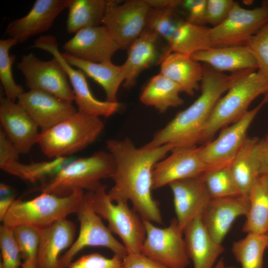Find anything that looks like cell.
<instances>
[{"mask_svg": "<svg viewBox=\"0 0 268 268\" xmlns=\"http://www.w3.org/2000/svg\"><path fill=\"white\" fill-rule=\"evenodd\" d=\"M116 164L111 178L113 187L107 192L113 202L130 201L145 220L163 224L158 202L153 199L152 173L155 165L174 149L171 144L137 147L129 138L106 142Z\"/></svg>", "mask_w": 268, "mask_h": 268, "instance_id": "6da1fadb", "label": "cell"}, {"mask_svg": "<svg viewBox=\"0 0 268 268\" xmlns=\"http://www.w3.org/2000/svg\"><path fill=\"white\" fill-rule=\"evenodd\" d=\"M202 67L200 96L157 131L144 147L153 148L166 144L173 145L174 149L197 146L201 132L222 95L249 70L227 75L206 64L203 65Z\"/></svg>", "mask_w": 268, "mask_h": 268, "instance_id": "7a4b0ae2", "label": "cell"}, {"mask_svg": "<svg viewBox=\"0 0 268 268\" xmlns=\"http://www.w3.org/2000/svg\"><path fill=\"white\" fill-rule=\"evenodd\" d=\"M268 93V78L257 70L240 77L218 101L201 134L199 143L210 141L220 129L233 124L249 110L252 101Z\"/></svg>", "mask_w": 268, "mask_h": 268, "instance_id": "3957f363", "label": "cell"}, {"mask_svg": "<svg viewBox=\"0 0 268 268\" xmlns=\"http://www.w3.org/2000/svg\"><path fill=\"white\" fill-rule=\"evenodd\" d=\"M84 191L76 190L67 196L42 192L29 201L15 200L10 206L2 224L13 227L28 225L40 229L79 211L84 197Z\"/></svg>", "mask_w": 268, "mask_h": 268, "instance_id": "277c9868", "label": "cell"}, {"mask_svg": "<svg viewBox=\"0 0 268 268\" xmlns=\"http://www.w3.org/2000/svg\"><path fill=\"white\" fill-rule=\"evenodd\" d=\"M104 128L100 117L78 111L53 127L41 131L37 144L49 158L67 157L93 143Z\"/></svg>", "mask_w": 268, "mask_h": 268, "instance_id": "5b68a950", "label": "cell"}, {"mask_svg": "<svg viewBox=\"0 0 268 268\" xmlns=\"http://www.w3.org/2000/svg\"><path fill=\"white\" fill-rule=\"evenodd\" d=\"M115 167V160L109 151H98L68 162L41 191L62 197L69 196L76 190L94 191L102 184V179L111 178Z\"/></svg>", "mask_w": 268, "mask_h": 268, "instance_id": "8992f818", "label": "cell"}, {"mask_svg": "<svg viewBox=\"0 0 268 268\" xmlns=\"http://www.w3.org/2000/svg\"><path fill=\"white\" fill-rule=\"evenodd\" d=\"M107 186L102 184L94 191L85 193L96 213L106 220L112 233L122 240L128 254L140 253L146 237L143 218L128 202L112 201L106 192Z\"/></svg>", "mask_w": 268, "mask_h": 268, "instance_id": "52a82bcc", "label": "cell"}, {"mask_svg": "<svg viewBox=\"0 0 268 268\" xmlns=\"http://www.w3.org/2000/svg\"><path fill=\"white\" fill-rule=\"evenodd\" d=\"M268 22V0L253 9L235 2L226 19L210 28L212 47L246 45L251 38Z\"/></svg>", "mask_w": 268, "mask_h": 268, "instance_id": "ba28073f", "label": "cell"}, {"mask_svg": "<svg viewBox=\"0 0 268 268\" xmlns=\"http://www.w3.org/2000/svg\"><path fill=\"white\" fill-rule=\"evenodd\" d=\"M146 237L140 253L168 268H186L190 263L183 231L176 218L168 226L159 228L143 219Z\"/></svg>", "mask_w": 268, "mask_h": 268, "instance_id": "9c48e42d", "label": "cell"}, {"mask_svg": "<svg viewBox=\"0 0 268 268\" xmlns=\"http://www.w3.org/2000/svg\"><path fill=\"white\" fill-rule=\"evenodd\" d=\"M268 102V93L261 102L238 121L225 127L218 136L199 147L206 171L230 165L247 137V132L260 109Z\"/></svg>", "mask_w": 268, "mask_h": 268, "instance_id": "30bf717a", "label": "cell"}, {"mask_svg": "<svg viewBox=\"0 0 268 268\" xmlns=\"http://www.w3.org/2000/svg\"><path fill=\"white\" fill-rule=\"evenodd\" d=\"M150 8L146 0H108L102 25L120 49H128L145 29Z\"/></svg>", "mask_w": 268, "mask_h": 268, "instance_id": "8fae6325", "label": "cell"}, {"mask_svg": "<svg viewBox=\"0 0 268 268\" xmlns=\"http://www.w3.org/2000/svg\"><path fill=\"white\" fill-rule=\"evenodd\" d=\"M80 224L77 239L60 259L62 268H67L74 256L86 247H103L112 251L115 255L124 259L128 252L123 244L113 236L101 217L93 209L85 193L82 204L76 213Z\"/></svg>", "mask_w": 268, "mask_h": 268, "instance_id": "7c38bea8", "label": "cell"}, {"mask_svg": "<svg viewBox=\"0 0 268 268\" xmlns=\"http://www.w3.org/2000/svg\"><path fill=\"white\" fill-rule=\"evenodd\" d=\"M17 67L23 74L25 84L30 90L44 91L69 102L74 101L67 72L55 57L44 61L30 53L22 56Z\"/></svg>", "mask_w": 268, "mask_h": 268, "instance_id": "4fadbf2b", "label": "cell"}, {"mask_svg": "<svg viewBox=\"0 0 268 268\" xmlns=\"http://www.w3.org/2000/svg\"><path fill=\"white\" fill-rule=\"evenodd\" d=\"M31 47L42 49L51 53L61 63L67 75L74 94L77 110L88 115L108 118L118 111L120 104L102 101L92 93L84 73L74 68L63 58L58 49L57 38L53 35H43L37 39Z\"/></svg>", "mask_w": 268, "mask_h": 268, "instance_id": "5bb4252c", "label": "cell"}, {"mask_svg": "<svg viewBox=\"0 0 268 268\" xmlns=\"http://www.w3.org/2000/svg\"><path fill=\"white\" fill-rule=\"evenodd\" d=\"M171 152L158 162L153 169L152 190L178 180L200 176L206 171L199 147L175 148Z\"/></svg>", "mask_w": 268, "mask_h": 268, "instance_id": "9a60e30c", "label": "cell"}, {"mask_svg": "<svg viewBox=\"0 0 268 268\" xmlns=\"http://www.w3.org/2000/svg\"><path fill=\"white\" fill-rule=\"evenodd\" d=\"M1 129L19 154L28 153L37 144L38 126L18 103L3 95L0 98Z\"/></svg>", "mask_w": 268, "mask_h": 268, "instance_id": "2e32d148", "label": "cell"}, {"mask_svg": "<svg viewBox=\"0 0 268 268\" xmlns=\"http://www.w3.org/2000/svg\"><path fill=\"white\" fill-rule=\"evenodd\" d=\"M63 49L74 58L97 63L111 61L120 49L104 25L80 30L64 44Z\"/></svg>", "mask_w": 268, "mask_h": 268, "instance_id": "e0dca14e", "label": "cell"}, {"mask_svg": "<svg viewBox=\"0 0 268 268\" xmlns=\"http://www.w3.org/2000/svg\"><path fill=\"white\" fill-rule=\"evenodd\" d=\"M70 0H36L24 16L10 22L5 34L17 43L48 31L60 13L67 8Z\"/></svg>", "mask_w": 268, "mask_h": 268, "instance_id": "ac0fdd59", "label": "cell"}, {"mask_svg": "<svg viewBox=\"0 0 268 268\" xmlns=\"http://www.w3.org/2000/svg\"><path fill=\"white\" fill-rule=\"evenodd\" d=\"M17 101L41 131L53 127L78 112L72 103L40 90L24 92Z\"/></svg>", "mask_w": 268, "mask_h": 268, "instance_id": "d6986e66", "label": "cell"}, {"mask_svg": "<svg viewBox=\"0 0 268 268\" xmlns=\"http://www.w3.org/2000/svg\"><path fill=\"white\" fill-rule=\"evenodd\" d=\"M249 208L248 198L242 195L211 198L201 213V219L213 239L222 244L236 219L246 216Z\"/></svg>", "mask_w": 268, "mask_h": 268, "instance_id": "ffe728a7", "label": "cell"}, {"mask_svg": "<svg viewBox=\"0 0 268 268\" xmlns=\"http://www.w3.org/2000/svg\"><path fill=\"white\" fill-rule=\"evenodd\" d=\"M169 186L173 194L176 218L183 231L201 214L211 198L201 175L172 182Z\"/></svg>", "mask_w": 268, "mask_h": 268, "instance_id": "44dd1931", "label": "cell"}, {"mask_svg": "<svg viewBox=\"0 0 268 268\" xmlns=\"http://www.w3.org/2000/svg\"><path fill=\"white\" fill-rule=\"evenodd\" d=\"M210 28L191 23L175 15L159 34L168 44L166 53L175 52L191 56L212 48Z\"/></svg>", "mask_w": 268, "mask_h": 268, "instance_id": "7402d4cb", "label": "cell"}, {"mask_svg": "<svg viewBox=\"0 0 268 268\" xmlns=\"http://www.w3.org/2000/svg\"><path fill=\"white\" fill-rule=\"evenodd\" d=\"M75 232V225L67 218L41 229L37 268H62L59 255L72 245Z\"/></svg>", "mask_w": 268, "mask_h": 268, "instance_id": "603a6c76", "label": "cell"}, {"mask_svg": "<svg viewBox=\"0 0 268 268\" xmlns=\"http://www.w3.org/2000/svg\"><path fill=\"white\" fill-rule=\"evenodd\" d=\"M201 215L192 220L183 229L186 249L194 268H214L224 247L209 235Z\"/></svg>", "mask_w": 268, "mask_h": 268, "instance_id": "cb8c5ba5", "label": "cell"}, {"mask_svg": "<svg viewBox=\"0 0 268 268\" xmlns=\"http://www.w3.org/2000/svg\"><path fill=\"white\" fill-rule=\"evenodd\" d=\"M191 57L221 72L258 69L257 61L247 45L212 47L195 53Z\"/></svg>", "mask_w": 268, "mask_h": 268, "instance_id": "d4e9b609", "label": "cell"}, {"mask_svg": "<svg viewBox=\"0 0 268 268\" xmlns=\"http://www.w3.org/2000/svg\"><path fill=\"white\" fill-rule=\"evenodd\" d=\"M160 72L177 84L181 92L193 96L200 87L202 65L191 56L175 53H165L160 58Z\"/></svg>", "mask_w": 268, "mask_h": 268, "instance_id": "484cf974", "label": "cell"}, {"mask_svg": "<svg viewBox=\"0 0 268 268\" xmlns=\"http://www.w3.org/2000/svg\"><path fill=\"white\" fill-rule=\"evenodd\" d=\"M159 37L154 31L145 28L130 45L127 60L122 65L125 87L133 86L140 73L156 60Z\"/></svg>", "mask_w": 268, "mask_h": 268, "instance_id": "4316f807", "label": "cell"}, {"mask_svg": "<svg viewBox=\"0 0 268 268\" xmlns=\"http://www.w3.org/2000/svg\"><path fill=\"white\" fill-rule=\"evenodd\" d=\"M62 55L70 65L80 69L103 88L106 101L117 102L118 91L124 81L122 65H114L111 60L97 63L79 60L65 53Z\"/></svg>", "mask_w": 268, "mask_h": 268, "instance_id": "83f0119b", "label": "cell"}, {"mask_svg": "<svg viewBox=\"0 0 268 268\" xmlns=\"http://www.w3.org/2000/svg\"><path fill=\"white\" fill-rule=\"evenodd\" d=\"M257 137H247L230 165L236 185L242 196L248 198L260 176L256 155Z\"/></svg>", "mask_w": 268, "mask_h": 268, "instance_id": "f1b7e54d", "label": "cell"}, {"mask_svg": "<svg viewBox=\"0 0 268 268\" xmlns=\"http://www.w3.org/2000/svg\"><path fill=\"white\" fill-rule=\"evenodd\" d=\"M180 87L161 73L154 76L146 84L140 96L145 105L164 113L171 107H177L184 103L180 96Z\"/></svg>", "mask_w": 268, "mask_h": 268, "instance_id": "f546056e", "label": "cell"}, {"mask_svg": "<svg viewBox=\"0 0 268 268\" xmlns=\"http://www.w3.org/2000/svg\"><path fill=\"white\" fill-rule=\"evenodd\" d=\"M18 154L0 157V167L4 171L31 182L55 175L68 162L67 157L54 158L52 161L28 164L18 161Z\"/></svg>", "mask_w": 268, "mask_h": 268, "instance_id": "4dcf8cb0", "label": "cell"}, {"mask_svg": "<svg viewBox=\"0 0 268 268\" xmlns=\"http://www.w3.org/2000/svg\"><path fill=\"white\" fill-rule=\"evenodd\" d=\"M106 0H70L66 29L69 34L102 23Z\"/></svg>", "mask_w": 268, "mask_h": 268, "instance_id": "1f68e13d", "label": "cell"}, {"mask_svg": "<svg viewBox=\"0 0 268 268\" xmlns=\"http://www.w3.org/2000/svg\"><path fill=\"white\" fill-rule=\"evenodd\" d=\"M249 208L242 230L246 233L265 234L268 232V192L260 177L248 197Z\"/></svg>", "mask_w": 268, "mask_h": 268, "instance_id": "d6a6232c", "label": "cell"}, {"mask_svg": "<svg viewBox=\"0 0 268 268\" xmlns=\"http://www.w3.org/2000/svg\"><path fill=\"white\" fill-rule=\"evenodd\" d=\"M267 246V233H248L244 238L233 242L231 250L242 268H263Z\"/></svg>", "mask_w": 268, "mask_h": 268, "instance_id": "836d02e7", "label": "cell"}, {"mask_svg": "<svg viewBox=\"0 0 268 268\" xmlns=\"http://www.w3.org/2000/svg\"><path fill=\"white\" fill-rule=\"evenodd\" d=\"M17 44L10 38L0 40V80L5 97L14 102L25 92L22 86L15 83L12 75V67L16 57L10 54L9 51Z\"/></svg>", "mask_w": 268, "mask_h": 268, "instance_id": "e575fe53", "label": "cell"}, {"mask_svg": "<svg viewBox=\"0 0 268 268\" xmlns=\"http://www.w3.org/2000/svg\"><path fill=\"white\" fill-rule=\"evenodd\" d=\"M201 176L211 198L241 195L232 176L230 165L206 171Z\"/></svg>", "mask_w": 268, "mask_h": 268, "instance_id": "d590c367", "label": "cell"}, {"mask_svg": "<svg viewBox=\"0 0 268 268\" xmlns=\"http://www.w3.org/2000/svg\"><path fill=\"white\" fill-rule=\"evenodd\" d=\"M11 228L23 262L37 266L41 229L28 225H18Z\"/></svg>", "mask_w": 268, "mask_h": 268, "instance_id": "8d00e7d4", "label": "cell"}, {"mask_svg": "<svg viewBox=\"0 0 268 268\" xmlns=\"http://www.w3.org/2000/svg\"><path fill=\"white\" fill-rule=\"evenodd\" d=\"M0 249L2 268H19L21 266V255L12 228L2 224L0 227Z\"/></svg>", "mask_w": 268, "mask_h": 268, "instance_id": "74e56055", "label": "cell"}, {"mask_svg": "<svg viewBox=\"0 0 268 268\" xmlns=\"http://www.w3.org/2000/svg\"><path fill=\"white\" fill-rule=\"evenodd\" d=\"M249 47L258 64V71L268 78V22L249 40Z\"/></svg>", "mask_w": 268, "mask_h": 268, "instance_id": "f35d334b", "label": "cell"}, {"mask_svg": "<svg viewBox=\"0 0 268 268\" xmlns=\"http://www.w3.org/2000/svg\"><path fill=\"white\" fill-rule=\"evenodd\" d=\"M123 259L114 255L107 258L98 253L81 256L71 262L67 268H123Z\"/></svg>", "mask_w": 268, "mask_h": 268, "instance_id": "ab89813d", "label": "cell"}, {"mask_svg": "<svg viewBox=\"0 0 268 268\" xmlns=\"http://www.w3.org/2000/svg\"><path fill=\"white\" fill-rule=\"evenodd\" d=\"M235 1L232 0H207L205 23L216 26L227 17Z\"/></svg>", "mask_w": 268, "mask_h": 268, "instance_id": "60d3db41", "label": "cell"}, {"mask_svg": "<svg viewBox=\"0 0 268 268\" xmlns=\"http://www.w3.org/2000/svg\"><path fill=\"white\" fill-rule=\"evenodd\" d=\"M180 5L187 13V21L201 26L206 24L207 0H181Z\"/></svg>", "mask_w": 268, "mask_h": 268, "instance_id": "b9f144b4", "label": "cell"}, {"mask_svg": "<svg viewBox=\"0 0 268 268\" xmlns=\"http://www.w3.org/2000/svg\"><path fill=\"white\" fill-rule=\"evenodd\" d=\"M123 261V268H168L140 253L128 254Z\"/></svg>", "mask_w": 268, "mask_h": 268, "instance_id": "7bdbcfd3", "label": "cell"}, {"mask_svg": "<svg viewBox=\"0 0 268 268\" xmlns=\"http://www.w3.org/2000/svg\"><path fill=\"white\" fill-rule=\"evenodd\" d=\"M15 194L9 186L0 184V220L2 222L10 206L15 200Z\"/></svg>", "mask_w": 268, "mask_h": 268, "instance_id": "ee69618b", "label": "cell"}, {"mask_svg": "<svg viewBox=\"0 0 268 268\" xmlns=\"http://www.w3.org/2000/svg\"><path fill=\"white\" fill-rule=\"evenodd\" d=\"M256 155L260 175L268 172V138L259 140L256 146Z\"/></svg>", "mask_w": 268, "mask_h": 268, "instance_id": "f6af8a7d", "label": "cell"}, {"mask_svg": "<svg viewBox=\"0 0 268 268\" xmlns=\"http://www.w3.org/2000/svg\"><path fill=\"white\" fill-rule=\"evenodd\" d=\"M151 7L176 8L180 6L181 0H146Z\"/></svg>", "mask_w": 268, "mask_h": 268, "instance_id": "bcb514c9", "label": "cell"}, {"mask_svg": "<svg viewBox=\"0 0 268 268\" xmlns=\"http://www.w3.org/2000/svg\"><path fill=\"white\" fill-rule=\"evenodd\" d=\"M260 178L262 181L266 190L268 192V172H266L261 174L260 176Z\"/></svg>", "mask_w": 268, "mask_h": 268, "instance_id": "7dc6e473", "label": "cell"}, {"mask_svg": "<svg viewBox=\"0 0 268 268\" xmlns=\"http://www.w3.org/2000/svg\"><path fill=\"white\" fill-rule=\"evenodd\" d=\"M214 268H236L233 266H226L223 258L220 259L215 264Z\"/></svg>", "mask_w": 268, "mask_h": 268, "instance_id": "c3c4849f", "label": "cell"}, {"mask_svg": "<svg viewBox=\"0 0 268 268\" xmlns=\"http://www.w3.org/2000/svg\"><path fill=\"white\" fill-rule=\"evenodd\" d=\"M21 268H37V266L28 262H23L22 263Z\"/></svg>", "mask_w": 268, "mask_h": 268, "instance_id": "681fc988", "label": "cell"}, {"mask_svg": "<svg viewBox=\"0 0 268 268\" xmlns=\"http://www.w3.org/2000/svg\"><path fill=\"white\" fill-rule=\"evenodd\" d=\"M267 236H268V246H267V248H268V233H267Z\"/></svg>", "mask_w": 268, "mask_h": 268, "instance_id": "f907efd6", "label": "cell"}, {"mask_svg": "<svg viewBox=\"0 0 268 268\" xmlns=\"http://www.w3.org/2000/svg\"><path fill=\"white\" fill-rule=\"evenodd\" d=\"M266 138H268V135H267Z\"/></svg>", "mask_w": 268, "mask_h": 268, "instance_id": "816d5d0a", "label": "cell"}, {"mask_svg": "<svg viewBox=\"0 0 268 268\" xmlns=\"http://www.w3.org/2000/svg\"><path fill=\"white\" fill-rule=\"evenodd\" d=\"M0 268H2L1 266H0Z\"/></svg>", "mask_w": 268, "mask_h": 268, "instance_id": "f5cc1de1", "label": "cell"}, {"mask_svg": "<svg viewBox=\"0 0 268 268\" xmlns=\"http://www.w3.org/2000/svg\"></svg>", "mask_w": 268, "mask_h": 268, "instance_id": "db71d44e", "label": "cell"}, {"mask_svg": "<svg viewBox=\"0 0 268 268\" xmlns=\"http://www.w3.org/2000/svg\"></svg>", "mask_w": 268, "mask_h": 268, "instance_id": "11a10c76", "label": "cell"}]
</instances>
